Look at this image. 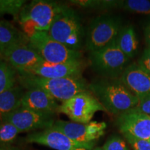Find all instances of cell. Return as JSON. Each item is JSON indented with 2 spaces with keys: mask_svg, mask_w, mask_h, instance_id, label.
Listing matches in <instances>:
<instances>
[{
  "mask_svg": "<svg viewBox=\"0 0 150 150\" xmlns=\"http://www.w3.org/2000/svg\"><path fill=\"white\" fill-rule=\"evenodd\" d=\"M29 45L45 61L67 63L82 60L81 52L75 51L52 38L46 31H38L29 38Z\"/></svg>",
  "mask_w": 150,
  "mask_h": 150,
  "instance_id": "52a82bcc",
  "label": "cell"
},
{
  "mask_svg": "<svg viewBox=\"0 0 150 150\" xmlns=\"http://www.w3.org/2000/svg\"><path fill=\"white\" fill-rule=\"evenodd\" d=\"M29 42V38L6 20H0V57L13 46Z\"/></svg>",
  "mask_w": 150,
  "mask_h": 150,
  "instance_id": "e0dca14e",
  "label": "cell"
},
{
  "mask_svg": "<svg viewBox=\"0 0 150 150\" xmlns=\"http://www.w3.org/2000/svg\"><path fill=\"white\" fill-rule=\"evenodd\" d=\"M120 132L150 141V116L134 108L120 114L117 120Z\"/></svg>",
  "mask_w": 150,
  "mask_h": 150,
  "instance_id": "4fadbf2b",
  "label": "cell"
},
{
  "mask_svg": "<svg viewBox=\"0 0 150 150\" xmlns=\"http://www.w3.org/2000/svg\"><path fill=\"white\" fill-rule=\"evenodd\" d=\"M53 127L62 131L75 142L92 143L96 142V140L104 134L106 124L95 121L88 124H79L73 122L57 120Z\"/></svg>",
  "mask_w": 150,
  "mask_h": 150,
  "instance_id": "8fae6325",
  "label": "cell"
},
{
  "mask_svg": "<svg viewBox=\"0 0 150 150\" xmlns=\"http://www.w3.org/2000/svg\"><path fill=\"white\" fill-rule=\"evenodd\" d=\"M104 150H130L126 142L117 136H112L102 147Z\"/></svg>",
  "mask_w": 150,
  "mask_h": 150,
  "instance_id": "d4e9b609",
  "label": "cell"
},
{
  "mask_svg": "<svg viewBox=\"0 0 150 150\" xmlns=\"http://www.w3.org/2000/svg\"><path fill=\"white\" fill-rule=\"evenodd\" d=\"M134 108L142 113L150 116V97L139 101L138 105Z\"/></svg>",
  "mask_w": 150,
  "mask_h": 150,
  "instance_id": "83f0119b",
  "label": "cell"
},
{
  "mask_svg": "<svg viewBox=\"0 0 150 150\" xmlns=\"http://www.w3.org/2000/svg\"><path fill=\"white\" fill-rule=\"evenodd\" d=\"M138 65L146 72L150 74V48H147L138 61Z\"/></svg>",
  "mask_w": 150,
  "mask_h": 150,
  "instance_id": "4316f807",
  "label": "cell"
},
{
  "mask_svg": "<svg viewBox=\"0 0 150 150\" xmlns=\"http://www.w3.org/2000/svg\"><path fill=\"white\" fill-rule=\"evenodd\" d=\"M25 141L28 143L47 146L56 150H76L78 149L91 150L96 143H80L75 142L54 127L31 133L26 137Z\"/></svg>",
  "mask_w": 150,
  "mask_h": 150,
  "instance_id": "30bf717a",
  "label": "cell"
},
{
  "mask_svg": "<svg viewBox=\"0 0 150 150\" xmlns=\"http://www.w3.org/2000/svg\"><path fill=\"white\" fill-rule=\"evenodd\" d=\"M18 83L24 90H40L61 102L79 93L89 91V84L83 77L49 79L32 74H18Z\"/></svg>",
  "mask_w": 150,
  "mask_h": 150,
  "instance_id": "7a4b0ae2",
  "label": "cell"
},
{
  "mask_svg": "<svg viewBox=\"0 0 150 150\" xmlns=\"http://www.w3.org/2000/svg\"><path fill=\"white\" fill-rule=\"evenodd\" d=\"M89 91L98 99L106 111L120 115L132 109L139 99L122 83L120 79L99 78L89 84Z\"/></svg>",
  "mask_w": 150,
  "mask_h": 150,
  "instance_id": "6da1fadb",
  "label": "cell"
},
{
  "mask_svg": "<svg viewBox=\"0 0 150 150\" xmlns=\"http://www.w3.org/2000/svg\"><path fill=\"white\" fill-rule=\"evenodd\" d=\"M134 150H150V141L136 138L131 135L124 134Z\"/></svg>",
  "mask_w": 150,
  "mask_h": 150,
  "instance_id": "484cf974",
  "label": "cell"
},
{
  "mask_svg": "<svg viewBox=\"0 0 150 150\" xmlns=\"http://www.w3.org/2000/svg\"><path fill=\"white\" fill-rule=\"evenodd\" d=\"M18 83V72L0 57V94L15 87Z\"/></svg>",
  "mask_w": 150,
  "mask_h": 150,
  "instance_id": "ffe728a7",
  "label": "cell"
},
{
  "mask_svg": "<svg viewBox=\"0 0 150 150\" xmlns=\"http://www.w3.org/2000/svg\"><path fill=\"white\" fill-rule=\"evenodd\" d=\"M63 5L48 0H34L26 4L18 20L23 32L29 38L38 31L48 32L54 18Z\"/></svg>",
  "mask_w": 150,
  "mask_h": 150,
  "instance_id": "277c9868",
  "label": "cell"
},
{
  "mask_svg": "<svg viewBox=\"0 0 150 150\" xmlns=\"http://www.w3.org/2000/svg\"><path fill=\"white\" fill-rule=\"evenodd\" d=\"M93 150H104V149H103L102 147H97L95 148V149H94Z\"/></svg>",
  "mask_w": 150,
  "mask_h": 150,
  "instance_id": "4dcf8cb0",
  "label": "cell"
},
{
  "mask_svg": "<svg viewBox=\"0 0 150 150\" xmlns=\"http://www.w3.org/2000/svg\"><path fill=\"white\" fill-rule=\"evenodd\" d=\"M20 131L8 122L0 123V147L11 146L16 141Z\"/></svg>",
  "mask_w": 150,
  "mask_h": 150,
  "instance_id": "7402d4cb",
  "label": "cell"
},
{
  "mask_svg": "<svg viewBox=\"0 0 150 150\" xmlns=\"http://www.w3.org/2000/svg\"><path fill=\"white\" fill-rule=\"evenodd\" d=\"M115 41L120 50L129 59L136 56L138 48V40L132 26L127 25L122 27Z\"/></svg>",
  "mask_w": 150,
  "mask_h": 150,
  "instance_id": "d6986e66",
  "label": "cell"
},
{
  "mask_svg": "<svg viewBox=\"0 0 150 150\" xmlns=\"http://www.w3.org/2000/svg\"><path fill=\"white\" fill-rule=\"evenodd\" d=\"M26 4L25 0H0V17L11 15L15 20H18L20 13Z\"/></svg>",
  "mask_w": 150,
  "mask_h": 150,
  "instance_id": "603a6c76",
  "label": "cell"
},
{
  "mask_svg": "<svg viewBox=\"0 0 150 150\" xmlns=\"http://www.w3.org/2000/svg\"><path fill=\"white\" fill-rule=\"evenodd\" d=\"M47 33L55 40L75 51L80 52L85 43L86 34L79 15L65 5L56 13Z\"/></svg>",
  "mask_w": 150,
  "mask_h": 150,
  "instance_id": "3957f363",
  "label": "cell"
},
{
  "mask_svg": "<svg viewBox=\"0 0 150 150\" xmlns=\"http://www.w3.org/2000/svg\"><path fill=\"white\" fill-rule=\"evenodd\" d=\"M120 79L139 101L150 97V74L138 64L129 65Z\"/></svg>",
  "mask_w": 150,
  "mask_h": 150,
  "instance_id": "9a60e30c",
  "label": "cell"
},
{
  "mask_svg": "<svg viewBox=\"0 0 150 150\" xmlns=\"http://www.w3.org/2000/svg\"><path fill=\"white\" fill-rule=\"evenodd\" d=\"M71 4L84 8L109 9L117 8V1L114 0H71Z\"/></svg>",
  "mask_w": 150,
  "mask_h": 150,
  "instance_id": "cb8c5ba5",
  "label": "cell"
},
{
  "mask_svg": "<svg viewBox=\"0 0 150 150\" xmlns=\"http://www.w3.org/2000/svg\"><path fill=\"white\" fill-rule=\"evenodd\" d=\"M117 8L129 11V12L150 15V1H148V0L117 1Z\"/></svg>",
  "mask_w": 150,
  "mask_h": 150,
  "instance_id": "44dd1931",
  "label": "cell"
},
{
  "mask_svg": "<svg viewBox=\"0 0 150 150\" xmlns=\"http://www.w3.org/2000/svg\"><path fill=\"white\" fill-rule=\"evenodd\" d=\"M122 27L121 19L117 16L102 15L94 18L86 33V49L91 52L105 47L115 40Z\"/></svg>",
  "mask_w": 150,
  "mask_h": 150,
  "instance_id": "8992f818",
  "label": "cell"
},
{
  "mask_svg": "<svg viewBox=\"0 0 150 150\" xmlns=\"http://www.w3.org/2000/svg\"><path fill=\"white\" fill-rule=\"evenodd\" d=\"M55 114L38 112L24 107H19L6 117L5 122L14 125L20 133L44 130L54 126Z\"/></svg>",
  "mask_w": 150,
  "mask_h": 150,
  "instance_id": "9c48e42d",
  "label": "cell"
},
{
  "mask_svg": "<svg viewBox=\"0 0 150 150\" xmlns=\"http://www.w3.org/2000/svg\"><path fill=\"white\" fill-rule=\"evenodd\" d=\"M21 106L35 111L56 114L58 112L59 105L54 97L45 91L31 89L24 92Z\"/></svg>",
  "mask_w": 150,
  "mask_h": 150,
  "instance_id": "2e32d148",
  "label": "cell"
},
{
  "mask_svg": "<svg viewBox=\"0 0 150 150\" xmlns=\"http://www.w3.org/2000/svg\"><path fill=\"white\" fill-rule=\"evenodd\" d=\"M145 36L146 43H147L148 48H150V22L148 24L147 27L145 28Z\"/></svg>",
  "mask_w": 150,
  "mask_h": 150,
  "instance_id": "f1b7e54d",
  "label": "cell"
},
{
  "mask_svg": "<svg viewBox=\"0 0 150 150\" xmlns=\"http://www.w3.org/2000/svg\"><path fill=\"white\" fill-rule=\"evenodd\" d=\"M0 150H19L16 147L13 146H8V147H0Z\"/></svg>",
  "mask_w": 150,
  "mask_h": 150,
  "instance_id": "f546056e",
  "label": "cell"
},
{
  "mask_svg": "<svg viewBox=\"0 0 150 150\" xmlns=\"http://www.w3.org/2000/svg\"><path fill=\"white\" fill-rule=\"evenodd\" d=\"M24 89L20 85H16L8 91L0 94V123L15 110L21 106V100Z\"/></svg>",
  "mask_w": 150,
  "mask_h": 150,
  "instance_id": "ac0fdd59",
  "label": "cell"
},
{
  "mask_svg": "<svg viewBox=\"0 0 150 150\" xmlns=\"http://www.w3.org/2000/svg\"><path fill=\"white\" fill-rule=\"evenodd\" d=\"M76 150H87L86 149H76Z\"/></svg>",
  "mask_w": 150,
  "mask_h": 150,
  "instance_id": "1f68e13d",
  "label": "cell"
},
{
  "mask_svg": "<svg viewBox=\"0 0 150 150\" xmlns=\"http://www.w3.org/2000/svg\"><path fill=\"white\" fill-rule=\"evenodd\" d=\"M129 61L130 59L120 50L115 40L101 50L90 52L89 55L92 70L101 78H120Z\"/></svg>",
  "mask_w": 150,
  "mask_h": 150,
  "instance_id": "5b68a950",
  "label": "cell"
},
{
  "mask_svg": "<svg viewBox=\"0 0 150 150\" xmlns=\"http://www.w3.org/2000/svg\"><path fill=\"white\" fill-rule=\"evenodd\" d=\"M1 58L8 62L18 73L27 71L44 61L29 42L13 46Z\"/></svg>",
  "mask_w": 150,
  "mask_h": 150,
  "instance_id": "5bb4252c",
  "label": "cell"
},
{
  "mask_svg": "<svg viewBox=\"0 0 150 150\" xmlns=\"http://www.w3.org/2000/svg\"><path fill=\"white\" fill-rule=\"evenodd\" d=\"M84 68L85 63L83 60L67 63H50L44 61L32 68L18 74H32L49 79L82 77Z\"/></svg>",
  "mask_w": 150,
  "mask_h": 150,
  "instance_id": "7c38bea8",
  "label": "cell"
},
{
  "mask_svg": "<svg viewBox=\"0 0 150 150\" xmlns=\"http://www.w3.org/2000/svg\"><path fill=\"white\" fill-rule=\"evenodd\" d=\"M97 111H106L103 105L91 93L86 91L74 95L59 105L58 113L67 115L73 122L88 124Z\"/></svg>",
  "mask_w": 150,
  "mask_h": 150,
  "instance_id": "ba28073f",
  "label": "cell"
}]
</instances>
